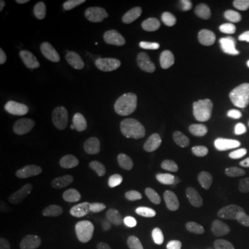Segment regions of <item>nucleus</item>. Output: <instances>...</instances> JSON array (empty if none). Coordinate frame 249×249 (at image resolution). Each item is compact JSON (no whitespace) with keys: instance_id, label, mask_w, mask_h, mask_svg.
<instances>
[{"instance_id":"obj_19","label":"nucleus","mask_w":249,"mask_h":249,"mask_svg":"<svg viewBox=\"0 0 249 249\" xmlns=\"http://www.w3.org/2000/svg\"><path fill=\"white\" fill-rule=\"evenodd\" d=\"M236 46L244 52H249V30L240 34L236 38Z\"/></svg>"},{"instance_id":"obj_5","label":"nucleus","mask_w":249,"mask_h":249,"mask_svg":"<svg viewBox=\"0 0 249 249\" xmlns=\"http://www.w3.org/2000/svg\"><path fill=\"white\" fill-rule=\"evenodd\" d=\"M142 28L152 37H169L180 28L178 18L167 12H150L142 18Z\"/></svg>"},{"instance_id":"obj_12","label":"nucleus","mask_w":249,"mask_h":249,"mask_svg":"<svg viewBox=\"0 0 249 249\" xmlns=\"http://www.w3.org/2000/svg\"><path fill=\"white\" fill-rule=\"evenodd\" d=\"M236 22V14L234 12H225L219 14L210 21L204 27L203 35L208 39H217L223 35H225L227 31H230L234 27Z\"/></svg>"},{"instance_id":"obj_18","label":"nucleus","mask_w":249,"mask_h":249,"mask_svg":"<svg viewBox=\"0 0 249 249\" xmlns=\"http://www.w3.org/2000/svg\"><path fill=\"white\" fill-rule=\"evenodd\" d=\"M9 102H11V92L4 81H0V107H7Z\"/></svg>"},{"instance_id":"obj_2","label":"nucleus","mask_w":249,"mask_h":249,"mask_svg":"<svg viewBox=\"0 0 249 249\" xmlns=\"http://www.w3.org/2000/svg\"><path fill=\"white\" fill-rule=\"evenodd\" d=\"M201 218L213 231L232 232L242 225V214L234 204L224 197H210L202 202Z\"/></svg>"},{"instance_id":"obj_11","label":"nucleus","mask_w":249,"mask_h":249,"mask_svg":"<svg viewBox=\"0 0 249 249\" xmlns=\"http://www.w3.org/2000/svg\"><path fill=\"white\" fill-rule=\"evenodd\" d=\"M112 104L124 116H138L141 111V105L133 91L124 86H113L110 93Z\"/></svg>"},{"instance_id":"obj_16","label":"nucleus","mask_w":249,"mask_h":249,"mask_svg":"<svg viewBox=\"0 0 249 249\" xmlns=\"http://www.w3.org/2000/svg\"><path fill=\"white\" fill-rule=\"evenodd\" d=\"M167 236L160 229H151L140 239V249H166Z\"/></svg>"},{"instance_id":"obj_21","label":"nucleus","mask_w":249,"mask_h":249,"mask_svg":"<svg viewBox=\"0 0 249 249\" xmlns=\"http://www.w3.org/2000/svg\"><path fill=\"white\" fill-rule=\"evenodd\" d=\"M239 247H240V249H249V229L241 238L240 242H239Z\"/></svg>"},{"instance_id":"obj_20","label":"nucleus","mask_w":249,"mask_h":249,"mask_svg":"<svg viewBox=\"0 0 249 249\" xmlns=\"http://www.w3.org/2000/svg\"><path fill=\"white\" fill-rule=\"evenodd\" d=\"M232 76L236 81L249 83V70H234L232 73Z\"/></svg>"},{"instance_id":"obj_17","label":"nucleus","mask_w":249,"mask_h":249,"mask_svg":"<svg viewBox=\"0 0 249 249\" xmlns=\"http://www.w3.org/2000/svg\"><path fill=\"white\" fill-rule=\"evenodd\" d=\"M141 4L142 0H114L107 5L105 13L110 18H117Z\"/></svg>"},{"instance_id":"obj_7","label":"nucleus","mask_w":249,"mask_h":249,"mask_svg":"<svg viewBox=\"0 0 249 249\" xmlns=\"http://www.w3.org/2000/svg\"><path fill=\"white\" fill-rule=\"evenodd\" d=\"M174 70L180 74L192 76H204L209 73V66L204 59L193 50H182L173 55Z\"/></svg>"},{"instance_id":"obj_13","label":"nucleus","mask_w":249,"mask_h":249,"mask_svg":"<svg viewBox=\"0 0 249 249\" xmlns=\"http://www.w3.org/2000/svg\"><path fill=\"white\" fill-rule=\"evenodd\" d=\"M121 208L129 219H138L144 214L145 205L142 196L134 188L124 189L121 195Z\"/></svg>"},{"instance_id":"obj_3","label":"nucleus","mask_w":249,"mask_h":249,"mask_svg":"<svg viewBox=\"0 0 249 249\" xmlns=\"http://www.w3.org/2000/svg\"><path fill=\"white\" fill-rule=\"evenodd\" d=\"M113 197V186L110 180L101 177L90 181L87 188V202L97 216L105 217L111 213Z\"/></svg>"},{"instance_id":"obj_15","label":"nucleus","mask_w":249,"mask_h":249,"mask_svg":"<svg viewBox=\"0 0 249 249\" xmlns=\"http://www.w3.org/2000/svg\"><path fill=\"white\" fill-rule=\"evenodd\" d=\"M57 23L58 27L64 33H71L76 27L77 12L75 6L71 2L64 4L57 11Z\"/></svg>"},{"instance_id":"obj_22","label":"nucleus","mask_w":249,"mask_h":249,"mask_svg":"<svg viewBox=\"0 0 249 249\" xmlns=\"http://www.w3.org/2000/svg\"><path fill=\"white\" fill-rule=\"evenodd\" d=\"M27 4L30 6H35V7H38V6H43L49 4V0H27Z\"/></svg>"},{"instance_id":"obj_4","label":"nucleus","mask_w":249,"mask_h":249,"mask_svg":"<svg viewBox=\"0 0 249 249\" xmlns=\"http://www.w3.org/2000/svg\"><path fill=\"white\" fill-rule=\"evenodd\" d=\"M161 113L171 119H187L201 110V102L193 97H164L158 103Z\"/></svg>"},{"instance_id":"obj_14","label":"nucleus","mask_w":249,"mask_h":249,"mask_svg":"<svg viewBox=\"0 0 249 249\" xmlns=\"http://www.w3.org/2000/svg\"><path fill=\"white\" fill-rule=\"evenodd\" d=\"M229 104L234 116L249 121V95L245 89L234 87L230 90Z\"/></svg>"},{"instance_id":"obj_1","label":"nucleus","mask_w":249,"mask_h":249,"mask_svg":"<svg viewBox=\"0 0 249 249\" xmlns=\"http://www.w3.org/2000/svg\"><path fill=\"white\" fill-rule=\"evenodd\" d=\"M229 160L223 155H211L198 161L191 173V182L200 193H213L226 183Z\"/></svg>"},{"instance_id":"obj_9","label":"nucleus","mask_w":249,"mask_h":249,"mask_svg":"<svg viewBox=\"0 0 249 249\" xmlns=\"http://www.w3.org/2000/svg\"><path fill=\"white\" fill-rule=\"evenodd\" d=\"M67 85L71 92L81 101L89 104H97L101 101V95L97 88L83 71L79 70L71 71L67 76Z\"/></svg>"},{"instance_id":"obj_8","label":"nucleus","mask_w":249,"mask_h":249,"mask_svg":"<svg viewBox=\"0 0 249 249\" xmlns=\"http://www.w3.org/2000/svg\"><path fill=\"white\" fill-rule=\"evenodd\" d=\"M7 180L9 185L21 192L38 193L48 187V179L45 176L21 167L12 171L8 174Z\"/></svg>"},{"instance_id":"obj_24","label":"nucleus","mask_w":249,"mask_h":249,"mask_svg":"<svg viewBox=\"0 0 249 249\" xmlns=\"http://www.w3.org/2000/svg\"><path fill=\"white\" fill-rule=\"evenodd\" d=\"M118 214H119V216H124V211L123 208H119V209H118Z\"/></svg>"},{"instance_id":"obj_10","label":"nucleus","mask_w":249,"mask_h":249,"mask_svg":"<svg viewBox=\"0 0 249 249\" xmlns=\"http://www.w3.org/2000/svg\"><path fill=\"white\" fill-rule=\"evenodd\" d=\"M33 93L39 107L50 116H55L66 111V104L61 99L60 95L50 86L43 83L35 85L33 87Z\"/></svg>"},{"instance_id":"obj_6","label":"nucleus","mask_w":249,"mask_h":249,"mask_svg":"<svg viewBox=\"0 0 249 249\" xmlns=\"http://www.w3.org/2000/svg\"><path fill=\"white\" fill-rule=\"evenodd\" d=\"M58 209V202L50 197H36L28 201L22 209L23 220L30 225H39L48 220Z\"/></svg>"},{"instance_id":"obj_23","label":"nucleus","mask_w":249,"mask_h":249,"mask_svg":"<svg viewBox=\"0 0 249 249\" xmlns=\"http://www.w3.org/2000/svg\"><path fill=\"white\" fill-rule=\"evenodd\" d=\"M7 9H8V2L5 1V0H2V1L0 2V18H4L5 13L7 12Z\"/></svg>"}]
</instances>
